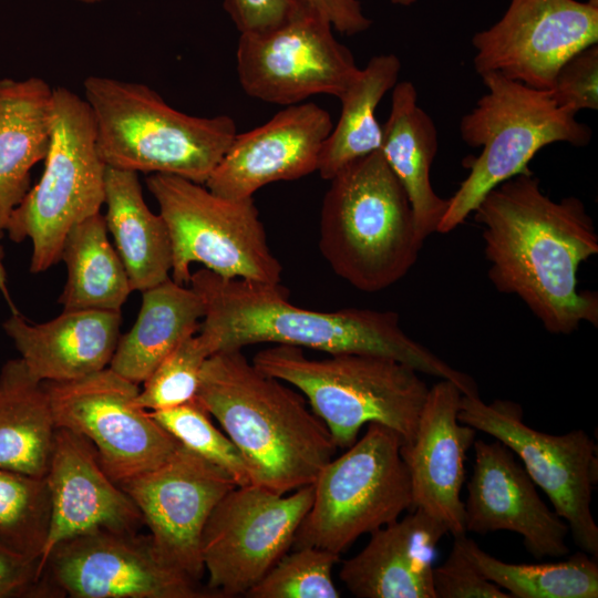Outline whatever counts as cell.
Masks as SVG:
<instances>
[{
  "mask_svg": "<svg viewBox=\"0 0 598 598\" xmlns=\"http://www.w3.org/2000/svg\"><path fill=\"white\" fill-rule=\"evenodd\" d=\"M473 213L497 291L518 297L550 333L598 326V293L578 289L579 266L598 254L581 199H551L532 172L493 188Z\"/></svg>",
  "mask_w": 598,
  "mask_h": 598,
  "instance_id": "1",
  "label": "cell"
},
{
  "mask_svg": "<svg viewBox=\"0 0 598 598\" xmlns=\"http://www.w3.org/2000/svg\"><path fill=\"white\" fill-rule=\"evenodd\" d=\"M189 285L205 306L198 332L212 354L258 343L309 348L328 354H377L450 380L463 394L477 391L471 377L410 338L394 311L310 310L291 303L280 283L227 278L206 268L193 272Z\"/></svg>",
  "mask_w": 598,
  "mask_h": 598,
  "instance_id": "2",
  "label": "cell"
},
{
  "mask_svg": "<svg viewBox=\"0 0 598 598\" xmlns=\"http://www.w3.org/2000/svg\"><path fill=\"white\" fill-rule=\"evenodd\" d=\"M196 399L240 452L250 483L274 493L312 484L338 450L303 394L240 349L207 358Z\"/></svg>",
  "mask_w": 598,
  "mask_h": 598,
  "instance_id": "3",
  "label": "cell"
},
{
  "mask_svg": "<svg viewBox=\"0 0 598 598\" xmlns=\"http://www.w3.org/2000/svg\"><path fill=\"white\" fill-rule=\"evenodd\" d=\"M330 181L320 213L319 249L333 272L363 292L382 291L415 265L423 243L412 207L380 151Z\"/></svg>",
  "mask_w": 598,
  "mask_h": 598,
  "instance_id": "4",
  "label": "cell"
},
{
  "mask_svg": "<svg viewBox=\"0 0 598 598\" xmlns=\"http://www.w3.org/2000/svg\"><path fill=\"white\" fill-rule=\"evenodd\" d=\"M83 87L107 167L205 185L237 134L230 116L188 115L145 84L91 75Z\"/></svg>",
  "mask_w": 598,
  "mask_h": 598,
  "instance_id": "5",
  "label": "cell"
},
{
  "mask_svg": "<svg viewBox=\"0 0 598 598\" xmlns=\"http://www.w3.org/2000/svg\"><path fill=\"white\" fill-rule=\"evenodd\" d=\"M307 399L338 448H348L362 426L379 423L412 442L429 389L419 371L393 358L338 353L309 359L302 348L274 344L251 361Z\"/></svg>",
  "mask_w": 598,
  "mask_h": 598,
  "instance_id": "6",
  "label": "cell"
},
{
  "mask_svg": "<svg viewBox=\"0 0 598 598\" xmlns=\"http://www.w3.org/2000/svg\"><path fill=\"white\" fill-rule=\"evenodd\" d=\"M486 93L460 123L461 138L481 148L464 166L470 173L448 198L437 233L463 224L493 188L520 174L532 173L529 162L547 145L586 146L591 128L576 113L558 106L549 91L529 87L498 73L481 76Z\"/></svg>",
  "mask_w": 598,
  "mask_h": 598,
  "instance_id": "7",
  "label": "cell"
},
{
  "mask_svg": "<svg viewBox=\"0 0 598 598\" xmlns=\"http://www.w3.org/2000/svg\"><path fill=\"white\" fill-rule=\"evenodd\" d=\"M39 182L12 212L6 231L12 241L30 239V271L40 274L61 260L70 229L101 212L106 165L85 101L65 87L52 90L50 143Z\"/></svg>",
  "mask_w": 598,
  "mask_h": 598,
  "instance_id": "8",
  "label": "cell"
},
{
  "mask_svg": "<svg viewBox=\"0 0 598 598\" xmlns=\"http://www.w3.org/2000/svg\"><path fill=\"white\" fill-rule=\"evenodd\" d=\"M393 430L369 423L365 433L329 461L313 484V501L293 546H315L341 555L360 536L413 509L410 474Z\"/></svg>",
  "mask_w": 598,
  "mask_h": 598,
  "instance_id": "9",
  "label": "cell"
},
{
  "mask_svg": "<svg viewBox=\"0 0 598 598\" xmlns=\"http://www.w3.org/2000/svg\"><path fill=\"white\" fill-rule=\"evenodd\" d=\"M146 184L167 226L175 282L189 283L190 264L199 262L223 277L280 283L282 266L269 248L252 197L225 198L168 174H151Z\"/></svg>",
  "mask_w": 598,
  "mask_h": 598,
  "instance_id": "10",
  "label": "cell"
},
{
  "mask_svg": "<svg viewBox=\"0 0 598 598\" xmlns=\"http://www.w3.org/2000/svg\"><path fill=\"white\" fill-rule=\"evenodd\" d=\"M460 422L495 437L520 460L527 474L550 499L581 551L598 558V526L590 504L598 478L597 445L584 430L563 435L536 431L523 420V408L509 400L485 403L462 394Z\"/></svg>",
  "mask_w": 598,
  "mask_h": 598,
  "instance_id": "11",
  "label": "cell"
},
{
  "mask_svg": "<svg viewBox=\"0 0 598 598\" xmlns=\"http://www.w3.org/2000/svg\"><path fill=\"white\" fill-rule=\"evenodd\" d=\"M236 69L247 95L286 106L317 94L339 97L360 71L330 21L307 0H297L277 27L240 33Z\"/></svg>",
  "mask_w": 598,
  "mask_h": 598,
  "instance_id": "12",
  "label": "cell"
},
{
  "mask_svg": "<svg viewBox=\"0 0 598 598\" xmlns=\"http://www.w3.org/2000/svg\"><path fill=\"white\" fill-rule=\"evenodd\" d=\"M312 501L313 484L283 495L254 484L230 489L202 536L209 591L246 595L289 550Z\"/></svg>",
  "mask_w": 598,
  "mask_h": 598,
  "instance_id": "13",
  "label": "cell"
},
{
  "mask_svg": "<svg viewBox=\"0 0 598 598\" xmlns=\"http://www.w3.org/2000/svg\"><path fill=\"white\" fill-rule=\"evenodd\" d=\"M44 385L56 427L92 442L102 467L117 485L159 466L179 445L138 405V384L110 367L78 380Z\"/></svg>",
  "mask_w": 598,
  "mask_h": 598,
  "instance_id": "14",
  "label": "cell"
},
{
  "mask_svg": "<svg viewBox=\"0 0 598 598\" xmlns=\"http://www.w3.org/2000/svg\"><path fill=\"white\" fill-rule=\"evenodd\" d=\"M58 597L206 598L210 591L168 563L150 534L97 529L59 543L44 561Z\"/></svg>",
  "mask_w": 598,
  "mask_h": 598,
  "instance_id": "15",
  "label": "cell"
},
{
  "mask_svg": "<svg viewBox=\"0 0 598 598\" xmlns=\"http://www.w3.org/2000/svg\"><path fill=\"white\" fill-rule=\"evenodd\" d=\"M598 42V8L577 0H511L503 17L472 38L480 76L498 73L550 90L561 65Z\"/></svg>",
  "mask_w": 598,
  "mask_h": 598,
  "instance_id": "16",
  "label": "cell"
},
{
  "mask_svg": "<svg viewBox=\"0 0 598 598\" xmlns=\"http://www.w3.org/2000/svg\"><path fill=\"white\" fill-rule=\"evenodd\" d=\"M118 486L132 498L162 556L198 581L202 536L218 502L236 485L231 476L179 443L159 466Z\"/></svg>",
  "mask_w": 598,
  "mask_h": 598,
  "instance_id": "17",
  "label": "cell"
},
{
  "mask_svg": "<svg viewBox=\"0 0 598 598\" xmlns=\"http://www.w3.org/2000/svg\"><path fill=\"white\" fill-rule=\"evenodd\" d=\"M332 127L323 107L288 105L265 124L237 133L205 186L221 197L243 199L268 184L307 176L318 169Z\"/></svg>",
  "mask_w": 598,
  "mask_h": 598,
  "instance_id": "18",
  "label": "cell"
},
{
  "mask_svg": "<svg viewBox=\"0 0 598 598\" xmlns=\"http://www.w3.org/2000/svg\"><path fill=\"white\" fill-rule=\"evenodd\" d=\"M473 445L475 463L464 502L466 532L508 530L520 535L536 558L566 556L569 527L539 497L515 454L497 440H475Z\"/></svg>",
  "mask_w": 598,
  "mask_h": 598,
  "instance_id": "19",
  "label": "cell"
},
{
  "mask_svg": "<svg viewBox=\"0 0 598 598\" xmlns=\"http://www.w3.org/2000/svg\"><path fill=\"white\" fill-rule=\"evenodd\" d=\"M44 478L50 523L42 568L50 551L65 539L97 529L138 532L144 525L132 498L102 467L93 443L76 432L56 427Z\"/></svg>",
  "mask_w": 598,
  "mask_h": 598,
  "instance_id": "20",
  "label": "cell"
},
{
  "mask_svg": "<svg viewBox=\"0 0 598 598\" xmlns=\"http://www.w3.org/2000/svg\"><path fill=\"white\" fill-rule=\"evenodd\" d=\"M462 392L441 379L429 389L412 442L401 446L412 488L413 509L442 522L453 536L466 534L461 491L467 450L476 430L458 421Z\"/></svg>",
  "mask_w": 598,
  "mask_h": 598,
  "instance_id": "21",
  "label": "cell"
},
{
  "mask_svg": "<svg viewBox=\"0 0 598 598\" xmlns=\"http://www.w3.org/2000/svg\"><path fill=\"white\" fill-rule=\"evenodd\" d=\"M446 526L414 508L402 519L371 533L369 543L344 560L339 578L359 598H435V547Z\"/></svg>",
  "mask_w": 598,
  "mask_h": 598,
  "instance_id": "22",
  "label": "cell"
},
{
  "mask_svg": "<svg viewBox=\"0 0 598 598\" xmlns=\"http://www.w3.org/2000/svg\"><path fill=\"white\" fill-rule=\"evenodd\" d=\"M122 317L114 310H63L54 319L28 322L18 311L4 321L30 373L42 382L78 380L110 365Z\"/></svg>",
  "mask_w": 598,
  "mask_h": 598,
  "instance_id": "23",
  "label": "cell"
},
{
  "mask_svg": "<svg viewBox=\"0 0 598 598\" xmlns=\"http://www.w3.org/2000/svg\"><path fill=\"white\" fill-rule=\"evenodd\" d=\"M437 145L436 126L419 105L414 84L398 82L382 125L380 153L406 193L422 241L437 233L448 204L435 193L430 178Z\"/></svg>",
  "mask_w": 598,
  "mask_h": 598,
  "instance_id": "24",
  "label": "cell"
},
{
  "mask_svg": "<svg viewBox=\"0 0 598 598\" xmlns=\"http://www.w3.org/2000/svg\"><path fill=\"white\" fill-rule=\"evenodd\" d=\"M52 90L35 76L0 80V238L30 189L31 169L45 158Z\"/></svg>",
  "mask_w": 598,
  "mask_h": 598,
  "instance_id": "25",
  "label": "cell"
},
{
  "mask_svg": "<svg viewBox=\"0 0 598 598\" xmlns=\"http://www.w3.org/2000/svg\"><path fill=\"white\" fill-rule=\"evenodd\" d=\"M137 174L106 167L104 218L132 290L142 292L171 277L173 256L167 226L146 205Z\"/></svg>",
  "mask_w": 598,
  "mask_h": 598,
  "instance_id": "26",
  "label": "cell"
},
{
  "mask_svg": "<svg viewBox=\"0 0 598 598\" xmlns=\"http://www.w3.org/2000/svg\"><path fill=\"white\" fill-rule=\"evenodd\" d=\"M204 316L198 293L171 277L142 291L136 321L120 337L109 367L134 383H143L182 340L198 332Z\"/></svg>",
  "mask_w": 598,
  "mask_h": 598,
  "instance_id": "27",
  "label": "cell"
},
{
  "mask_svg": "<svg viewBox=\"0 0 598 598\" xmlns=\"http://www.w3.org/2000/svg\"><path fill=\"white\" fill-rule=\"evenodd\" d=\"M56 425L44 382L19 359L0 371V468L45 477Z\"/></svg>",
  "mask_w": 598,
  "mask_h": 598,
  "instance_id": "28",
  "label": "cell"
},
{
  "mask_svg": "<svg viewBox=\"0 0 598 598\" xmlns=\"http://www.w3.org/2000/svg\"><path fill=\"white\" fill-rule=\"evenodd\" d=\"M107 233L100 212L78 223L66 234L61 260L65 262L68 276L59 298L63 310L121 311L133 291Z\"/></svg>",
  "mask_w": 598,
  "mask_h": 598,
  "instance_id": "29",
  "label": "cell"
},
{
  "mask_svg": "<svg viewBox=\"0 0 598 598\" xmlns=\"http://www.w3.org/2000/svg\"><path fill=\"white\" fill-rule=\"evenodd\" d=\"M400 59L392 53L372 56L338 97L339 120L323 143L317 172L331 179L349 163L380 151L382 126L375 111L383 96L398 83Z\"/></svg>",
  "mask_w": 598,
  "mask_h": 598,
  "instance_id": "30",
  "label": "cell"
},
{
  "mask_svg": "<svg viewBox=\"0 0 598 598\" xmlns=\"http://www.w3.org/2000/svg\"><path fill=\"white\" fill-rule=\"evenodd\" d=\"M454 537L480 573L512 598L598 597L597 559L581 550L555 563L511 564L487 554L465 534Z\"/></svg>",
  "mask_w": 598,
  "mask_h": 598,
  "instance_id": "31",
  "label": "cell"
},
{
  "mask_svg": "<svg viewBox=\"0 0 598 598\" xmlns=\"http://www.w3.org/2000/svg\"><path fill=\"white\" fill-rule=\"evenodd\" d=\"M49 523L45 478L0 468V544L41 561Z\"/></svg>",
  "mask_w": 598,
  "mask_h": 598,
  "instance_id": "32",
  "label": "cell"
},
{
  "mask_svg": "<svg viewBox=\"0 0 598 598\" xmlns=\"http://www.w3.org/2000/svg\"><path fill=\"white\" fill-rule=\"evenodd\" d=\"M150 413L177 442L228 473L237 486L251 484L240 452L227 434L214 425L210 414L196 398Z\"/></svg>",
  "mask_w": 598,
  "mask_h": 598,
  "instance_id": "33",
  "label": "cell"
},
{
  "mask_svg": "<svg viewBox=\"0 0 598 598\" xmlns=\"http://www.w3.org/2000/svg\"><path fill=\"white\" fill-rule=\"evenodd\" d=\"M340 555L315 546L286 553L245 595L251 598H338L332 568Z\"/></svg>",
  "mask_w": 598,
  "mask_h": 598,
  "instance_id": "34",
  "label": "cell"
},
{
  "mask_svg": "<svg viewBox=\"0 0 598 598\" xmlns=\"http://www.w3.org/2000/svg\"><path fill=\"white\" fill-rule=\"evenodd\" d=\"M212 351L196 332L182 340L142 383L137 403L147 411L177 406L196 398L203 365Z\"/></svg>",
  "mask_w": 598,
  "mask_h": 598,
  "instance_id": "35",
  "label": "cell"
},
{
  "mask_svg": "<svg viewBox=\"0 0 598 598\" xmlns=\"http://www.w3.org/2000/svg\"><path fill=\"white\" fill-rule=\"evenodd\" d=\"M555 103L574 113L598 109V45L592 44L567 60L550 90Z\"/></svg>",
  "mask_w": 598,
  "mask_h": 598,
  "instance_id": "36",
  "label": "cell"
},
{
  "mask_svg": "<svg viewBox=\"0 0 598 598\" xmlns=\"http://www.w3.org/2000/svg\"><path fill=\"white\" fill-rule=\"evenodd\" d=\"M432 579L435 598H511L480 573L455 537L446 560L433 568Z\"/></svg>",
  "mask_w": 598,
  "mask_h": 598,
  "instance_id": "37",
  "label": "cell"
},
{
  "mask_svg": "<svg viewBox=\"0 0 598 598\" xmlns=\"http://www.w3.org/2000/svg\"><path fill=\"white\" fill-rule=\"evenodd\" d=\"M56 597L44 577L39 558L0 544V598Z\"/></svg>",
  "mask_w": 598,
  "mask_h": 598,
  "instance_id": "38",
  "label": "cell"
},
{
  "mask_svg": "<svg viewBox=\"0 0 598 598\" xmlns=\"http://www.w3.org/2000/svg\"><path fill=\"white\" fill-rule=\"evenodd\" d=\"M297 0H224V9L240 33L262 32L280 24Z\"/></svg>",
  "mask_w": 598,
  "mask_h": 598,
  "instance_id": "39",
  "label": "cell"
},
{
  "mask_svg": "<svg viewBox=\"0 0 598 598\" xmlns=\"http://www.w3.org/2000/svg\"><path fill=\"white\" fill-rule=\"evenodd\" d=\"M321 12L341 34L353 35L367 31L372 21L363 13L359 0H307Z\"/></svg>",
  "mask_w": 598,
  "mask_h": 598,
  "instance_id": "40",
  "label": "cell"
},
{
  "mask_svg": "<svg viewBox=\"0 0 598 598\" xmlns=\"http://www.w3.org/2000/svg\"><path fill=\"white\" fill-rule=\"evenodd\" d=\"M3 250L0 246V291L6 297L7 301L12 306V302L10 300V296L7 288V272L3 265Z\"/></svg>",
  "mask_w": 598,
  "mask_h": 598,
  "instance_id": "41",
  "label": "cell"
},
{
  "mask_svg": "<svg viewBox=\"0 0 598 598\" xmlns=\"http://www.w3.org/2000/svg\"><path fill=\"white\" fill-rule=\"evenodd\" d=\"M391 3L395 6L410 7L414 4L417 0H390Z\"/></svg>",
  "mask_w": 598,
  "mask_h": 598,
  "instance_id": "42",
  "label": "cell"
},
{
  "mask_svg": "<svg viewBox=\"0 0 598 598\" xmlns=\"http://www.w3.org/2000/svg\"><path fill=\"white\" fill-rule=\"evenodd\" d=\"M76 1L85 2V3H96V2H100V1H103V0H76Z\"/></svg>",
  "mask_w": 598,
  "mask_h": 598,
  "instance_id": "43",
  "label": "cell"
},
{
  "mask_svg": "<svg viewBox=\"0 0 598 598\" xmlns=\"http://www.w3.org/2000/svg\"><path fill=\"white\" fill-rule=\"evenodd\" d=\"M587 2H588L589 4H591V6L598 8V0H588Z\"/></svg>",
  "mask_w": 598,
  "mask_h": 598,
  "instance_id": "44",
  "label": "cell"
}]
</instances>
